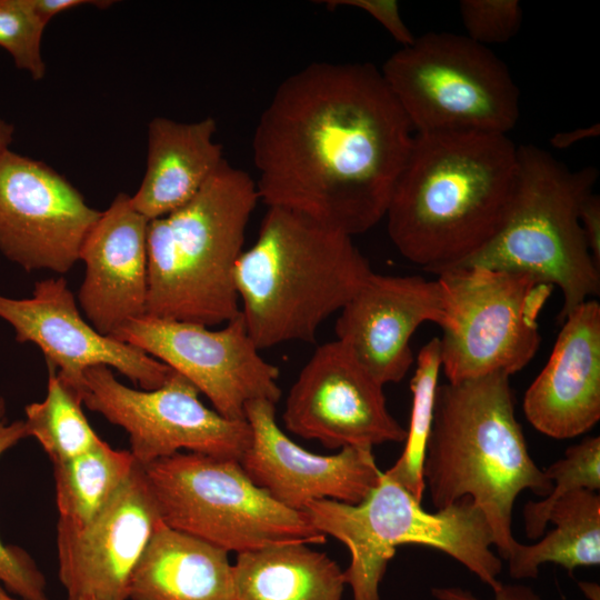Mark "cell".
Returning <instances> with one entry per match:
<instances>
[{"instance_id":"4dcf8cb0","label":"cell","mask_w":600,"mask_h":600,"mask_svg":"<svg viewBox=\"0 0 600 600\" xmlns=\"http://www.w3.org/2000/svg\"><path fill=\"white\" fill-rule=\"evenodd\" d=\"M459 12L466 36L484 47L512 39L523 18L518 0H462Z\"/></svg>"},{"instance_id":"9a60e30c","label":"cell","mask_w":600,"mask_h":600,"mask_svg":"<svg viewBox=\"0 0 600 600\" xmlns=\"http://www.w3.org/2000/svg\"><path fill=\"white\" fill-rule=\"evenodd\" d=\"M159 508L136 463L107 506L84 524L58 519L59 580L68 600H129L131 577L157 529Z\"/></svg>"},{"instance_id":"d6a6232c","label":"cell","mask_w":600,"mask_h":600,"mask_svg":"<svg viewBox=\"0 0 600 600\" xmlns=\"http://www.w3.org/2000/svg\"><path fill=\"white\" fill-rule=\"evenodd\" d=\"M582 592L590 600H600V588L597 583L579 582ZM493 600H541L540 596L524 584H503L493 590ZM431 594L437 600H481L470 591L459 587H434Z\"/></svg>"},{"instance_id":"d590c367","label":"cell","mask_w":600,"mask_h":600,"mask_svg":"<svg viewBox=\"0 0 600 600\" xmlns=\"http://www.w3.org/2000/svg\"><path fill=\"white\" fill-rule=\"evenodd\" d=\"M599 134L600 126L599 123H593L591 126L576 128L570 131L557 132L550 138V143L553 148L563 150L583 140L599 137Z\"/></svg>"},{"instance_id":"5b68a950","label":"cell","mask_w":600,"mask_h":600,"mask_svg":"<svg viewBox=\"0 0 600 600\" xmlns=\"http://www.w3.org/2000/svg\"><path fill=\"white\" fill-rule=\"evenodd\" d=\"M256 181L226 160L187 203L150 220L146 316L214 327L240 314L234 269Z\"/></svg>"},{"instance_id":"e0dca14e","label":"cell","mask_w":600,"mask_h":600,"mask_svg":"<svg viewBox=\"0 0 600 600\" xmlns=\"http://www.w3.org/2000/svg\"><path fill=\"white\" fill-rule=\"evenodd\" d=\"M251 442L239 461L250 480L280 504L303 511L309 502L330 499L363 501L379 484L382 471L372 450L346 447L321 456L293 442L276 420V403L254 400L246 406Z\"/></svg>"},{"instance_id":"74e56055","label":"cell","mask_w":600,"mask_h":600,"mask_svg":"<svg viewBox=\"0 0 600 600\" xmlns=\"http://www.w3.org/2000/svg\"><path fill=\"white\" fill-rule=\"evenodd\" d=\"M9 591L0 582V600H19L8 593Z\"/></svg>"},{"instance_id":"4316f807","label":"cell","mask_w":600,"mask_h":600,"mask_svg":"<svg viewBox=\"0 0 600 600\" xmlns=\"http://www.w3.org/2000/svg\"><path fill=\"white\" fill-rule=\"evenodd\" d=\"M440 369V341L439 338H432L417 357V368L411 380V419L403 451L396 463L383 472L420 501L426 489L422 464Z\"/></svg>"},{"instance_id":"836d02e7","label":"cell","mask_w":600,"mask_h":600,"mask_svg":"<svg viewBox=\"0 0 600 600\" xmlns=\"http://www.w3.org/2000/svg\"><path fill=\"white\" fill-rule=\"evenodd\" d=\"M579 220L590 254L600 268V198L594 192L582 202Z\"/></svg>"},{"instance_id":"1f68e13d","label":"cell","mask_w":600,"mask_h":600,"mask_svg":"<svg viewBox=\"0 0 600 600\" xmlns=\"http://www.w3.org/2000/svg\"><path fill=\"white\" fill-rule=\"evenodd\" d=\"M320 3L332 10L338 7H351L367 12L402 47L411 44L416 39L404 23L399 3L394 0H327Z\"/></svg>"},{"instance_id":"f1b7e54d","label":"cell","mask_w":600,"mask_h":600,"mask_svg":"<svg viewBox=\"0 0 600 600\" xmlns=\"http://www.w3.org/2000/svg\"><path fill=\"white\" fill-rule=\"evenodd\" d=\"M27 437L24 420L7 421L6 401L0 397V457ZM0 582L22 600H50L46 578L31 556L20 547L4 544L1 539Z\"/></svg>"},{"instance_id":"d4e9b609","label":"cell","mask_w":600,"mask_h":600,"mask_svg":"<svg viewBox=\"0 0 600 600\" xmlns=\"http://www.w3.org/2000/svg\"><path fill=\"white\" fill-rule=\"evenodd\" d=\"M137 461L130 450L101 440L90 450L53 464L59 520L84 524L112 499Z\"/></svg>"},{"instance_id":"9c48e42d","label":"cell","mask_w":600,"mask_h":600,"mask_svg":"<svg viewBox=\"0 0 600 600\" xmlns=\"http://www.w3.org/2000/svg\"><path fill=\"white\" fill-rule=\"evenodd\" d=\"M141 466L161 520L171 529L237 553L326 542L303 511L277 502L237 460L181 451Z\"/></svg>"},{"instance_id":"3957f363","label":"cell","mask_w":600,"mask_h":600,"mask_svg":"<svg viewBox=\"0 0 600 600\" xmlns=\"http://www.w3.org/2000/svg\"><path fill=\"white\" fill-rule=\"evenodd\" d=\"M422 478L437 510L470 498L488 521L493 547L508 559L517 541L511 523L518 494L531 490L546 498L552 489L529 454L509 374L437 387Z\"/></svg>"},{"instance_id":"d6986e66","label":"cell","mask_w":600,"mask_h":600,"mask_svg":"<svg viewBox=\"0 0 600 600\" xmlns=\"http://www.w3.org/2000/svg\"><path fill=\"white\" fill-rule=\"evenodd\" d=\"M149 220L118 193L88 233L79 260L86 266L79 303L89 323L112 336L146 316Z\"/></svg>"},{"instance_id":"7402d4cb","label":"cell","mask_w":600,"mask_h":600,"mask_svg":"<svg viewBox=\"0 0 600 600\" xmlns=\"http://www.w3.org/2000/svg\"><path fill=\"white\" fill-rule=\"evenodd\" d=\"M228 551L162 523L129 584L130 600H234Z\"/></svg>"},{"instance_id":"83f0119b","label":"cell","mask_w":600,"mask_h":600,"mask_svg":"<svg viewBox=\"0 0 600 600\" xmlns=\"http://www.w3.org/2000/svg\"><path fill=\"white\" fill-rule=\"evenodd\" d=\"M544 472L552 482L551 492L541 501H529L523 507L524 531L530 539L544 533L550 509L560 498L580 489H600V437H588L569 447L564 458Z\"/></svg>"},{"instance_id":"7a4b0ae2","label":"cell","mask_w":600,"mask_h":600,"mask_svg":"<svg viewBox=\"0 0 600 600\" xmlns=\"http://www.w3.org/2000/svg\"><path fill=\"white\" fill-rule=\"evenodd\" d=\"M518 177V147L507 134L414 133L386 212L388 234L429 272L457 267L501 229Z\"/></svg>"},{"instance_id":"52a82bcc","label":"cell","mask_w":600,"mask_h":600,"mask_svg":"<svg viewBox=\"0 0 600 600\" xmlns=\"http://www.w3.org/2000/svg\"><path fill=\"white\" fill-rule=\"evenodd\" d=\"M518 154V184L504 223L484 248L457 267L526 272L558 287L563 321L600 293V268L579 220L599 173L592 166L572 170L532 144L519 146Z\"/></svg>"},{"instance_id":"8d00e7d4","label":"cell","mask_w":600,"mask_h":600,"mask_svg":"<svg viewBox=\"0 0 600 600\" xmlns=\"http://www.w3.org/2000/svg\"><path fill=\"white\" fill-rule=\"evenodd\" d=\"M13 126L0 116V157L9 150L13 139Z\"/></svg>"},{"instance_id":"8fae6325","label":"cell","mask_w":600,"mask_h":600,"mask_svg":"<svg viewBox=\"0 0 600 600\" xmlns=\"http://www.w3.org/2000/svg\"><path fill=\"white\" fill-rule=\"evenodd\" d=\"M199 393L176 371L162 387L143 390L121 383L106 366L87 369L80 389L82 404L128 433L140 464L181 450L240 461L251 442L249 423L207 408Z\"/></svg>"},{"instance_id":"f546056e","label":"cell","mask_w":600,"mask_h":600,"mask_svg":"<svg viewBox=\"0 0 600 600\" xmlns=\"http://www.w3.org/2000/svg\"><path fill=\"white\" fill-rule=\"evenodd\" d=\"M46 26L30 0H0V47L9 52L17 68L34 80L46 73L41 53Z\"/></svg>"},{"instance_id":"cb8c5ba5","label":"cell","mask_w":600,"mask_h":600,"mask_svg":"<svg viewBox=\"0 0 600 600\" xmlns=\"http://www.w3.org/2000/svg\"><path fill=\"white\" fill-rule=\"evenodd\" d=\"M554 529L540 541H516L507 559L512 579L537 578L539 567L551 562L568 573L600 563V496L580 489L560 498L548 514Z\"/></svg>"},{"instance_id":"ba28073f","label":"cell","mask_w":600,"mask_h":600,"mask_svg":"<svg viewBox=\"0 0 600 600\" xmlns=\"http://www.w3.org/2000/svg\"><path fill=\"white\" fill-rule=\"evenodd\" d=\"M414 133L507 134L519 119V89L506 63L466 34L428 32L381 68Z\"/></svg>"},{"instance_id":"f35d334b","label":"cell","mask_w":600,"mask_h":600,"mask_svg":"<svg viewBox=\"0 0 600 600\" xmlns=\"http://www.w3.org/2000/svg\"><path fill=\"white\" fill-rule=\"evenodd\" d=\"M78 600H96V599H93V598H80Z\"/></svg>"},{"instance_id":"7c38bea8","label":"cell","mask_w":600,"mask_h":600,"mask_svg":"<svg viewBox=\"0 0 600 600\" xmlns=\"http://www.w3.org/2000/svg\"><path fill=\"white\" fill-rule=\"evenodd\" d=\"M111 337L180 373L227 419L246 420L251 401L277 403L280 399L279 368L260 354L241 313L218 330L143 316Z\"/></svg>"},{"instance_id":"ffe728a7","label":"cell","mask_w":600,"mask_h":600,"mask_svg":"<svg viewBox=\"0 0 600 600\" xmlns=\"http://www.w3.org/2000/svg\"><path fill=\"white\" fill-rule=\"evenodd\" d=\"M563 321L547 364L523 398L531 426L554 439L582 434L600 419V304L589 299Z\"/></svg>"},{"instance_id":"4fadbf2b","label":"cell","mask_w":600,"mask_h":600,"mask_svg":"<svg viewBox=\"0 0 600 600\" xmlns=\"http://www.w3.org/2000/svg\"><path fill=\"white\" fill-rule=\"evenodd\" d=\"M283 422L288 431L332 450H372L407 438L387 408L383 384L337 339L319 346L299 372Z\"/></svg>"},{"instance_id":"2e32d148","label":"cell","mask_w":600,"mask_h":600,"mask_svg":"<svg viewBox=\"0 0 600 600\" xmlns=\"http://www.w3.org/2000/svg\"><path fill=\"white\" fill-rule=\"evenodd\" d=\"M0 318L14 329L18 342L36 344L48 369L79 396L84 371L94 366L116 369L143 390L162 387L174 372L139 348L98 332L62 277L38 281L31 298L0 294Z\"/></svg>"},{"instance_id":"5bb4252c","label":"cell","mask_w":600,"mask_h":600,"mask_svg":"<svg viewBox=\"0 0 600 600\" xmlns=\"http://www.w3.org/2000/svg\"><path fill=\"white\" fill-rule=\"evenodd\" d=\"M100 214L43 162L0 157V251L24 270L68 272Z\"/></svg>"},{"instance_id":"277c9868","label":"cell","mask_w":600,"mask_h":600,"mask_svg":"<svg viewBox=\"0 0 600 600\" xmlns=\"http://www.w3.org/2000/svg\"><path fill=\"white\" fill-rule=\"evenodd\" d=\"M372 272L352 237L270 207L236 264L240 313L260 350L311 342Z\"/></svg>"},{"instance_id":"44dd1931","label":"cell","mask_w":600,"mask_h":600,"mask_svg":"<svg viewBox=\"0 0 600 600\" xmlns=\"http://www.w3.org/2000/svg\"><path fill=\"white\" fill-rule=\"evenodd\" d=\"M214 119L179 122L153 118L148 127L147 168L133 207L149 221L166 216L193 198L226 160L213 140Z\"/></svg>"},{"instance_id":"8992f818","label":"cell","mask_w":600,"mask_h":600,"mask_svg":"<svg viewBox=\"0 0 600 600\" xmlns=\"http://www.w3.org/2000/svg\"><path fill=\"white\" fill-rule=\"evenodd\" d=\"M303 512L320 533L347 546L350 564L343 571L352 600H380L379 586L396 549L422 544L447 553L492 590L501 586V559L483 513L470 498L436 512L383 472L379 484L357 504L330 499L308 503Z\"/></svg>"},{"instance_id":"ac0fdd59","label":"cell","mask_w":600,"mask_h":600,"mask_svg":"<svg viewBox=\"0 0 600 600\" xmlns=\"http://www.w3.org/2000/svg\"><path fill=\"white\" fill-rule=\"evenodd\" d=\"M423 322L450 324L439 280L372 272L339 311L337 340L383 386L401 381L413 363L410 341Z\"/></svg>"},{"instance_id":"484cf974","label":"cell","mask_w":600,"mask_h":600,"mask_svg":"<svg viewBox=\"0 0 600 600\" xmlns=\"http://www.w3.org/2000/svg\"><path fill=\"white\" fill-rule=\"evenodd\" d=\"M44 399L26 406V424L52 463L77 457L102 439L91 428L82 411L81 397L48 369Z\"/></svg>"},{"instance_id":"603a6c76","label":"cell","mask_w":600,"mask_h":600,"mask_svg":"<svg viewBox=\"0 0 600 600\" xmlns=\"http://www.w3.org/2000/svg\"><path fill=\"white\" fill-rule=\"evenodd\" d=\"M234 600H341L343 570L304 542L237 553Z\"/></svg>"},{"instance_id":"6da1fadb","label":"cell","mask_w":600,"mask_h":600,"mask_svg":"<svg viewBox=\"0 0 600 600\" xmlns=\"http://www.w3.org/2000/svg\"><path fill=\"white\" fill-rule=\"evenodd\" d=\"M413 138L373 64H308L279 84L254 128L259 199L363 233L386 217Z\"/></svg>"},{"instance_id":"e575fe53","label":"cell","mask_w":600,"mask_h":600,"mask_svg":"<svg viewBox=\"0 0 600 600\" xmlns=\"http://www.w3.org/2000/svg\"><path fill=\"white\" fill-rule=\"evenodd\" d=\"M30 3L37 13V16L48 24V22L58 13L83 4H93L97 3L103 7L104 1H87V0H30Z\"/></svg>"},{"instance_id":"30bf717a","label":"cell","mask_w":600,"mask_h":600,"mask_svg":"<svg viewBox=\"0 0 600 600\" xmlns=\"http://www.w3.org/2000/svg\"><path fill=\"white\" fill-rule=\"evenodd\" d=\"M450 324L440 340L448 382L520 371L539 349L538 317L553 287L532 274L478 266L438 274Z\"/></svg>"}]
</instances>
